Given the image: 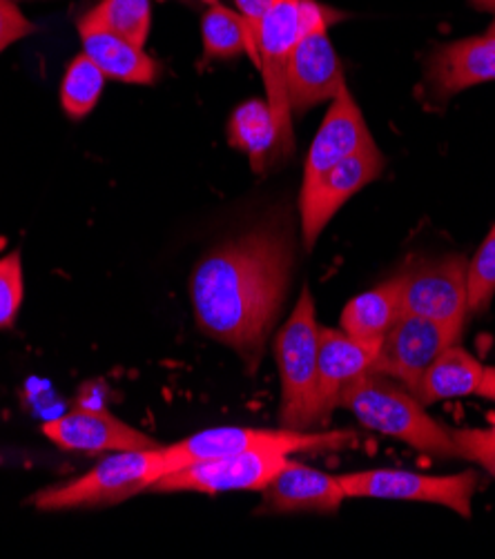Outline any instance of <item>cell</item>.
Wrapping results in <instances>:
<instances>
[{
	"label": "cell",
	"instance_id": "obj_11",
	"mask_svg": "<svg viewBox=\"0 0 495 559\" xmlns=\"http://www.w3.org/2000/svg\"><path fill=\"white\" fill-rule=\"evenodd\" d=\"M460 337L462 332L456 328L420 314L402 312L377 348L370 372L387 374L415 393L426 368L449 346L458 344Z\"/></svg>",
	"mask_w": 495,
	"mask_h": 559
},
{
	"label": "cell",
	"instance_id": "obj_5",
	"mask_svg": "<svg viewBox=\"0 0 495 559\" xmlns=\"http://www.w3.org/2000/svg\"><path fill=\"white\" fill-rule=\"evenodd\" d=\"M357 441L349 430H259V428H208L195 432L177 443L161 445V455L165 464V475L184 468L192 462L214 460L226 455L241 453H323V451H342L346 445Z\"/></svg>",
	"mask_w": 495,
	"mask_h": 559
},
{
	"label": "cell",
	"instance_id": "obj_10",
	"mask_svg": "<svg viewBox=\"0 0 495 559\" xmlns=\"http://www.w3.org/2000/svg\"><path fill=\"white\" fill-rule=\"evenodd\" d=\"M384 170V156L375 141L342 163L326 170L310 186H302L299 212H302V237L310 252L330 223L349 199L373 183Z\"/></svg>",
	"mask_w": 495,
	"mask_h": 559
},
{
	"label": "cell",
	"instance_id": "obj_24",
	"mask_svg": "<svg viewBox=\"0 0 495 559\" xmlns=\"http://www.w3.org/2000/svg\"><path fill=\"white\" fill-rule=\"evenodd\" d=\"M105 85V74L81 51L76 59L68 66L63 83H61V105L66 117L72 121H81L101 100Z\"/></svg>",
	"mask_w": 495,
	"mask_h": 559
},
{
	"label": "cell",
	"instance_id": "obj_33",
	"mask_svg": "<svg viewBox=\"0 0 495 559\" xmlns=\"http://www.w3.org/2000/svg\"><path fill=\"white\" fill-rule=\"evenodd\" d=\"M203 3H208V5H214V3H219V0H203Z\"/></svg>",
	"mask_w": 495,
	"mask_h": 559
},
{
	"label": "cell",
	"instance_id": "obj_31",
	"mask_svg": "<svg viewBox=\"0 0 495 559\" xmlns=\"http://www.w3.org/2000/svg\"><path fill=\"white\" fill-rule=\"evenodd\" d=\"M471 5L480 12H495V0H471Z\"/></svg>",
	"mask_w": 495,
	"mask_h": 559
},
{
	"label": "cell",
	"instance_id": "obj_17",
	"mask_svg": "<svg viewBox=\"0 0 495 559\" xmlns=\"http://www.w3.org/2000/svg\"><path fill=\"white\" fill-rule=\"evenodd\" d=\"M377 348H370L340 328L319 325V411L326 421L340 406L344 388L370 372Z\"/></svg>",
	"mask_w": 495,
	"mask_h": 559
},
{
	"label": "cell",
	"instance_id": "obj_13",
	"mask_svg": "<svg viewBox=\"0 0 495 559\" xmlns=\"http://www.w3.org/2000/svg\"><path fill=\"white\" fill-rule=\"evenodd\" d=\"M43 432L59 449L87 455L158 449V443L152 437L121 421L113 413L92 406L70 408L66 415L47 421Z\"/></svg>",
	"mask_w": 495,
	"mask_h": 559
},
{
	"label": "cell",
	"instance_id": "obj_20",
	"mask_svg": "<svg viewBox=\"0 0 495 559\" xmlns=\"http://www.w3.org/2000/svg\"><path fill=\"white\" fill-rule=\"evenodd\" d=\"M482 377L484 366L464 348L453 344L426 368L413 395L424 406L478 395Z\"/></svg>",
	"mask_w": 495,
	"mask_h": 559
},
{
	"label": "cell",
	"instance_id": "obj_6",
	"mask_svg": "<svg viewBox=\"0 0 495 559\" xmlns=\"http://www.w3.org/2000/svg\"><path fill=\"white\" fill-rule=\"evenodd\" d=\"M299 19L302 34L288 59L286 92L293 115H308L313 107L333 100L346 79L338 51L328 38V10L315 0H302Z\"/></svg>",
	"mask_w": 495,
	"mask_h": 559
},
{
	"label": "cell",
	"instance_id": "obj_19",
	"mask_svg": "<svg viewBox=\"0 0 495 559\" xmlns=\"http://www.w3.org/2000/svg\"><path fill=\"white\" fill-rule=\"evenodd\" d=\"M402 314L400 274L379 284L377 288L357 295L342 310V330L349 337L379 348L398 317Z\"/></svg>",
	"mask_w": 495,
	"mask_h": 559
},
{
	"label": "cell",
	"instance_id": "obj_15",
	"mask_svg": "<svg viewBox=\"0 0 495 559\" xmlns=\"http://www.w3.org/2000/svg\"><path fill=\"white\" fill-rule=\"evenodd\" d=\"M426 83L437 98L495 81V34L473 36L437 47L426 63Z\"/></svg>",
	"mask_w": 495,
	"mask_h": 559
},
{
	"label": "cell",
	"instance_id": "obj_12",
	"mask_svg": "<svg viewBox=\"0 0 495 559\" xmlns=\"http://www.w3.org/2000/svg\"><path fill=\"white\" fill-rule=\"evenodd\" d=\"M291 462L278 453H241L192 462L156 479L150 492H231L263 490Z\"/></svg>",
	"mask_w": 495,
	"mask_h": 559
},
{
	"label": "cell",
	"instance_id": "obj_23",
	"mask_svg": "<svg viewBox=\"0 0 495 559\" xmlns=\"http://www.w3.org/2000/svg\"><path fill=\"white\" fill-rule=\"evenodd\" d=\"M76 25L115 32L143 47L152 27L150 0H98L92 10L79 19Z\"/></svg>",
	"mask_w": 495,
	"mask_h": 559
},
{
	"label": "cell",
	"instance_id": "obj_32",
	"mask_svg": "<svg viewBox=\"0 0 495 559\" xmlns=\"http://www.w3.org/2000/svg\"><path fill=\"white\" fill-rule=\"evenodd\" d=\"M486 34H495V19H493V23H491V27H488Z\"/></svg>",
	"mask_w": 495,
	"mask_h": 559
},
{
	"label": "cell",
	"instance_id": "obj_1",
	"mask_svg": "<svg viewBox=\"0 0 495 559\" xmlns=\"http://www.w3.org/2000/svg\"><path fill=\"white\" fill-rule=\"evenodd\" d=\"M293 248L280 228L261 226L203 257L190 278L197 325L255 368L288 293Z\"/></svg>",
	"mask_w": 495,
	"mask_h": 559
},
{
	"label": "cell",
	"instance_id": "obj_22",
	"mask_svg": "<svg viewBox=\"0 0 495 559\" xmlns=\"http://www.w3.org/2000/svg\"><path fill=\"white\" fill-rule=\"evenodd\" d=\"M201 38L205 61H228L244 53L252 59V43L241 14L222 3L210 5L203 14Z\"/></svg>",
	"mask_w": 495,
	"mask_h": 559
},
{
	"label": "cell",
	"instance_id": "obj_21",
	"mask_svg": "<svg viewBox=\"0 0 495 559\" xmlns=\"http://www.w3.org/2000/svg\"><path fill=\"white\" fill-rule=\"evenodd\" d=\"M231 147L244 152L250 158L255 173H263L268 158L278 147V126H274L270 105L252 98L241 103L228 121Z\"/></svg>",
	"mask_w": 495,
	"mask_h": 559
},
{
	"label": "cell",
	"instance_id": "obj_7",
	"mask_svg": "<svg viewBox=\"0 0 495 559\" xmlns=\"http://www.w3.org/2000/svg\"><path fill=\"white\" fill-rule=\"evenodd\" d=\"M302 0H272L268 14L263 16L257 53H259V70L266 87V103L270 105L274 126H278V147H274V158L293 154L295 134H293V111L286 92V70L291 51L302 34L299 19Z\"/></svg>",
	"mask_w": 495,
	"mask_h": 559
},
{
	"label": "cell",
	"instance_id": "obj_26",
	"mask_svg": "<svg viewBox=\"0 0 495 559\" xmlns=\"http://www.w3.org/2000/svg\"><path fill=\"white\" fill-rule=\"evenodd\" d=\"M25 297L21 252H10L0 259V330H10L21 312Z\"/></svg>",
	"mask_w": 495,
	"mask_h": 559
},
{
	"label": "cell",
	"instance_id": "obj_27",
	"mask_svg": "<svg viewBox=\"0 0 495 559\" xmlns=\"http://www.w3.org/2000/svg\"><path fill=\"white\" fill-rule=\"evenodd\" d=\"M460 457L480 464L495 477V432L480 428H451Z\"/></svg>",
	"mask_w": 495,
	"mask_h": 559
},
{
	"label": "cell",
	"instance_id": "obj_8",
	"mask_svg": "<svg viewBox=\"0 0 495 559\" xmlns=\"http://www.w3.org/2000/svg\"><path fill=\"white\" fill-rule=\"evenodd\" d=\"M340 481L346 497L422 501V504L451 509L469 520L480 477L475 471H464L458 475H422L400 468H373L340 475Z\"/></svg>",
	"mask_w": 495,
	"mask_h": 559
},
{
	"label": "cell",
	"instance_id": "obj_14",
	"mask_svg": "<svg viewBox=\"0 0 495 559\" xmlns=\"http://www.w3.org/2000/svg\"><path fill=\"white\" fill-rule=\"evenodd\" d=\"M370 143H373V136L362 117V109L357 107L344 81L335 98L330 100L326 117L310 143L302 186H310L326 170H330V167L342 163L344 158L353 156L355 152H360Z\"/></svg>",
	"mask_w": 495,
	"mask_h": 559
},
{
	"label": "cell",
	"instance_id": "obj_25",
	"mask_svg": "<svg viewBox=\"0 0 495 559\" xmlns=\"http://www.w3.org/2000/svg\"><path fill=\"white\" fill-rule=\"evenodd\" d=\"M469 312H484L495 297V223L469 263Z\"/></svg>",
	"mask_w": 495,
	"mask_h": 559
},
{
	"label": "cell",
	"instance_id": "obj_16",
	"mask_svg": "<svg viewBox=\"0 0 495 559\" xmlns=\"http://www.w3.org/2000/svg\"><path fill=\"white\" fill-rule=\"evenodd\" d=\"M346 490L335 475L288 462L263 488L266 513H338L346 501Z\"/></svg>",
	"mask_w": 495,
	"mask_h": 559
},
{
	"label": "cell",
	"instance_id": "obj_9",
	"mask_svg": "<svg viewBox=\"0 0 495 559\" xmlns=\"http://www.w3.org/2000/svg\"><path fill=\"white\" fill-rule=\"evenodd\" d=\"M469 261L462 254L424 259L400 272L402 312L464 332L469 314Z\"/></svg>",
	"mask_w": 495,
	"mask_h": 559
},
{
	"label": "cell",
	"instance_id": "obj_2",
	"mask_svg": "<svg viewBox=\"0 0 495 559\" xmlns=\"http://www.w3.org/2000/svg\"><path fill=\"white\" fill-rule=\"evenodd\" d=\"M340 406L349 408L364 428L400 439L420 453L460 457L451 428L437 424L406 385L387 374L366 372L346 385Z\"/></svg>",
	"mask_w": 495,
	"mask_h": 559
},
{
	"label": "cell",
	"instance_id": "obj_29",
	"mask_svg": "<svg viewBox=\"0 0 495 559\" xmlns=\"http://www.w3.org/2000/svg\"><path fill=\"white\" fill-rule=\"evenodd\" d=\"M237 12L241 14L248 34H250V43H252V63L259 66V53H257V40H259V32H261V23L263 16L268 14L272 0H235Z\"/></svg>",
	"mask_w": 495,
	"mask_h": 559
},
{
	"label": "cell",
	"instance_id": "obj_3",
	"mask_svg": "<svg viewBox=\"0 0 495 559\" xmlns=\"http://www.w3.org/2000/svg\"><path fill=\"white\" fill-rule=\"evenodd\" d=\"M274 361L282 381L280 419L284 428L315 430L321 421L319 411V323L308 288L278 332Z\"/></svg>",
	"mask_w": 495,
	"mask_h": 559
},
{
	"label": "cell",
	"instance_id": "obj_28",
	"mask_svg": "<svg viewBox=\"0 0 495 559\" xmlns=\"http://www.w3.org/2000/svg\"><path fill=\"white\" fill-rule=\"evenodd\" d=\"M36 32L38 27L23 14L19 0H0V53Z\"/></svg>",
	"mask_w": 495,
	"mask_h": 559
},
{
	"label": "cell",
	"instance_id": "obj_18",
	"mask_svg": "<svg viewBox=\"0 0 495 559\" xmlns=\"http://www.w3.org/2000/svg\"><path fill=\"white\" fill-rule=\"evenodd\" d=\"M76 27L83 53L105 74V79L130 85H152L158 79V63L145 53L141 45L101 27Z\"/></svg>",
	"mask_w": 495,
	"mask_h": 559
},
{
	"label": "cell",
	"instance_id": "obj_4",
	"mask_svg": "<svg viewBox=\"0 0 495 559\" xmlns=\"http://www.w3.org/2000/svg\"><path fill=\"white\" fill-rule=\"evenodd\" d=\"M165 475L158 449L121 451L105 457L85 475L40 488L30 499L34 509L45 513L115 507L152 488Z\"/></svg>",
	"mask_w": 495,
	"mask_h": 559
},
{
	"label": "cell",
	"instance_id": "obj_30",
	"mask_svg": "<svg viewBox=\"0 0 495 559\" xmlns=\"http://www.w3.org/2000/svg\"><path fill=\"white\" fill-rule=\"evenodd\" d=\"M478 395L484 397V400L495 402V368H486L484 366V377H482Z\"/></svg>",
	"mask_w": 495,
	"mask_h": 559
}]
</instances>
